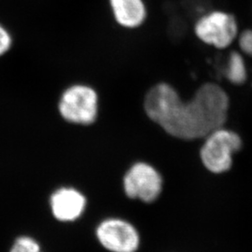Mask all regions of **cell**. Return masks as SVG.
Returning <instances> with one entry per match:
<instances>
[{"mask_svg":"<svg viewBox=\"0 0 252 252\" xmlns=\"http://www.w3.org/2000/svg\"><path fill=\"white\" fill-rule=\"evenodd\" d=\"M9 252H41V249L34 238L24 235L14 241Z\"/></svg>","mask_w":252,"mask_h":252,"instance_id":"obj_10","label":"cell"},{"mask_svg":"<svg viewBox=\"0 0 252 252\" xmlns=\"http://www.w3.org/2000/svg\"><path fill=\"white\" fill-rule=\"evenodd\" d=\"M194 33L202 42L222 50L234 42L238 34V26L233 14L212 10L197 19Z\"/></svg>","mask_w":252,"mask_h":252,"instance_id":"obj_4","label":"cell"},{"mask_svg":"<svg viewBox=\"0 0 252 252\" xmlns=\"http://www.w3.org/2000/svg\"><path fill=\"white\" fill-rule=\"evenodd\" d=\"M86 203V198L81 191L70 187L56 189L50 198L53 215L62 222H70L81 218Z\"/></svg>","mask_w":252,"mask_h":252,"instance_id":"obj_7","label":"cell"},{"mask_svg":"<svg viewBox=\"0 0 252 252\" xmlns=\"http://www.w3.org/2000/svg\"><path fill=\"white\" fill-rule=\"evenodd\" d=\"M13 45V36L9 28L0 22V58L9 53Z\"/></svg>","mask_w":252,"mask_h":252,"instance_id":"obj_11","label":"cell"},{"mask_svg":"<svg viewBox=\"0 0 252 252\" xmlns=\"http://www.w3.org/2000/svg\"><path fill=\"white\" fill-rule=\"evenodd\" d=\"M224 76L228 81L235 85H242L247 81L248 72L246 64L243 56L239 53L234 51L230 54L224 70Z\"/></svg>","mask_w":252,"mask_h":252,"instance_id":"obj_9","label":"cell"},{"mask_svg":"<svg viewBox=\"0 0 252 252\" xmlns=\"http://www.w3.org/2000/svg\"><path fill=\"white\" fill-rule=\"evenodd\" d=\"M200 150V159L207 170L222 174L233 166V155L243 146L241 136L232 130L219 128L206 136Z\"/></svg>","mask_w":252,"mask_h":252,"instance_id":"obj_2","label":"cell"},{"mask_svg":"<svg viewBox=\"0 0 252 252\" xmlns=\"http://www.w3.org/2000/svg\"><path fill=\"white\" fill-rule=\"evenodd\" d=\"M123 186L126 196L129 198L152 203L162 192V176L152 164L135 162L126 172Z\"/></svg>","mask_w":252,"mask_h":252,"instance_id":"obj_5","label":"cell"},{"mask_svg":"<svg viewBox=\"0 0 252 252\" xmlns=\"http://www.w3.org/2000/svg\"><path fill=\"white\" fill-rule=\"evenodd\" d=\"M96 236L99 243L111 252H135L140 243L137 230L121 219L103 220L97 226Z\"/></svg>","mask_w":252,"mask_h":252,"instance_id":"obj_6","label":"cell"},{"mask_svg":"<svg viewBox=\"0 0 252 252\" xmlns=\"http://www.w3.org/2000/svg\"><path fill=\"white\" fill-rule=\"evenodd\" d=\"M109 5L118 25L134 29L146 20L147 9L143 0H109Z\"/></svg>","mask_w":252,"mask_h":252,"instance_id":"obj_8","label":"cell"},{"mask_svg":"<svg viewBox=\"0 0 252 252\" xmlns=\"http://www.w3.org/2000/svg\"><path fill=\"white\" fill-rule=\"evenodd\" d=\"M238 44L243 54L252 57V29L244 30L239 36Z\"/></svg>","mask_w":252,"mask_h":252,"instance_id":"obj_12","label":"cell"},{"mask_svg":"<svg viewBox=\"0 0 252 252\" xmlns=\"http://www.w3.org/2000/svg\"><path fill=\"white\" fill-rule=\"evenodd\" d=\"M230 98L216 83L200 86L192 98L183 101L168 83L152 87L144 99L148 118L175 138L191 141L205 138L223 127L228 118Z\"/></svg>","mask_w":252,"mask_h":252,"instance_id":"obj_1","label":"cell"},{"mask_svg":"<svg viewBox=\"0 0 252 252\" xmlns=\"http://www.w3.org/2000/svg\"><path fill=\"white\" fill-rule=\"evenodd\" d=\"M98 95L84 84H75L63 91L58 111L64 121L79 126H91L98 115Z\"/></svg>","mask_w":252,"mask_h":252,"instance_id":"obj_3","label":"cell"}]
</instances>
